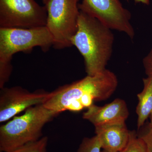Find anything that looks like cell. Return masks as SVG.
I'll return each mask as SVG.
<instances>
[{"label":"cell","instance_id":"obj_1","mask_svg":"<svg viewBox=\"0 0 152 152\" xmlns=\"http://www.w3.org/2000/svg\"><path fill=\"white\" fill-rule=\"evenodd\" d=\"M112 31L98 19L80 11L72 44L83 58L87 75H95L107 69L115 41Z\"/></svg>","mask_w":152,"mask_h":152},{"label":"cell","instance_id":"obj_2","mask_svg":"<svg viewBox=\"0 0 152 152\" xmlns=\"http://www.w3.org/2000/svg\"><path fill=\"white\" fill-rule=\"evenodd\" d=\"M118 84L116 75L107 69L101 73L87 75L49 93L43 104L58 115L65 111H81L84 109L80 102L82 98L91 95L95 101L105 100L113 94Z\"/></svg>","mask_w":152,"mask_h":152},{"label":"cell","instance_id":"obj_3","mask_svg":"<svg viewBox=\"0 0 152 152\" xmlns=\"http://www.w3.org/2000/svg\"><path fill=\"white\" fill-rule=\"evenodd\" d=\"M54 39L46 26L31 28H0V83L8 82L12 71V60L18 52L29 53L40 47L44 52L53 46Z\"/></svg>","mask_w":152,"mask_h":152},{"label":"cell","instance_id":"obj_4","mask_svg":"<svg viewBox=\"0 0 152 152\" xmlns=\"http://www.w3.org/2000/svg\"><path fill=\"white\" fill-rule=\"evenodd\" d=\"M58 115L43 104L29 108L0 127V151L11 152L42 138L45 125Z\"/></svg>","mask_w":152,"mask_h":152},{"label":"cell","instance_id":"obj_5","mask_svg":"<svg viewBox=\"0 0 152 152\" xmlns=\"http://www.w3.org/2000/svg\"><path fill=\"white\" fill-rule=\"evenodd\" d=\"M79 0H50L46 5V26L54 39V48L61 50L72 46L80 13Z\"/></svg>","mask_w":152,"mask_h":152},{"label":"cell","instance_id":"obj_6","mask_svg":"<svg viewBox=\"0 0 152 152\" xmlns=\"http://www.w3.org/2000/svg\"><path fill=\"white\" fill-rule=\"evenodd\" d=\"M46 7L35 0H0V28L46 26Z\"/></svg>","mask_w":152,"mask_h":152},{"label":"cell","instance_id":"obj_7","mask_svg":"<svg viewBox=\"0 0 152 152\" xmlns=\"http://www.w3.org/2000/svg\"><path fill=\"white\" fill-rule=\"evenodd\" d=\"M79 7L111 29L124 33L132 39L134 37L132 14L120 0H82Z\"/></svg>","mask_w":152,"mask_h":152},{"label":"cell","instance_id":"obj_8","mask_svg":"<svg viewBox=\"0 0 152 152\" xmlns=\"http://www.w3.org/2000/svg\"><path fill=\"white\" fill-rule=\"evenodd\" d=\"M0 92V123L6 122L29 108L43 104L48 92L31 93L20 86L4 88Z\"/></svg>","mask_w":152,"mask_h":152},{"label":"cell","instance_id":"obj_9","mask_svg":"<svg viewBox=\"0 0 152 152\" xmlns=\"http://www.w3.org/2000/svg\"><path fill=\"white\" fill-rule=\"evenodd\" d=\"M129 115L127 105L124 100L116 99L104 106L93 104L83 114V118L96 127L125 123Z\"/></svg>","mask_w":152,"mask_h":152},{"label":"cell","instance_id":"obj_10","mask_svg":"<svg viewBox=\"0 0 152 152\" xmlns=\"http://www.w3.org/2000/svg\"><path fill=\"white\" fill-rule=\"evenodd\" d=\"M95 133L100 142L102 149L121 152L129 143L131 132L125 123H123L96 127Z\"/></svg>","mask_w":152,"mask_h":152},{"label":"cell","instance_id":"obj_11","mask_svg":"<svg viewBox=\"0 0 152 152\" xmlns=\"http://www.w3.org/2000/svg\"><path fill=\"white\" fill-rule=\"evenodd\" d=\"M143 88L137 95L138 103L136 108L137 115V126L140 129L151 115L152 111V78L143 79Z\"/></svg>","mask_w":152,"mask_h":152},{"label":"cell","instance_id":"obj_12","mask_svg":"<svg viewBox=\"0 0 152 152\" xmlns=\"http://www.w3.org/2000/svg\"><path fill=\"white\" fill-rule=\"evenodd\" d=\"M48 139L44 137L36 141L31 142L11 152H47Z\"/></svg>","mask_w":152,"mask_h":152},{"label":"cell","instance_id":"obj_13","mask_svg":"<svg viewBox=\"0 0 152 152\" xmlns=\"http://www.w3.org/2000/svg\"><path fill=\"white\" fill-rule=\"evenodd\" d=\"M102 150L100 142L95 135L83 139L77 152H102Z\"/></svg>","mask_w":152,"mask_h":152},{"label":"cell","instance_id":"obj_14","mask_svg":"<svg viewBox=\"0 0 152 152\" xmlns=\"http://www.w3.org/2000/svg\"><path fill=\"white\" fill-rule=\"evenodd\" d=\"M121 152H148L145 146L135 132H131L130 137L127 146Z\"/></svg>","mask_w":152,"mask_h":152},{"label":"cell","instance_id":"obj_15","mask_svg":"<svg viewBox=\"0 0 152 152\" xmlns=\"http://www.w3.org/2000/svg\"><path fill=\"white\" fill-rule=\"evenodd\" d=\"M137 136L143 142L147 152H152V126L149 125L148 129Z\"/></svg>","mask_w":152,"mask_h":152},{"label":"cell","instance_id":"obj_16","mask_svg":"<svg viewBox=\"0 0 152 152\" xmlns=\"http://www.w3.org/2000/svg\"><path fill=\"white\" fill-rule=\"evenodd\" d=\"M145 72L147 77L152 78V48L142 61Z\"/></svg>","mask_w":152,"mask_h":152},{"label":"cell","instance_id":"obj_17","mask_svg":"<svg viewBox=\"0 0 152 152\" xmlns=\"http://www.w3.org/2000/svg\"><path fill=\"white\" fill-rule=\"evenodd\" d=\"M128 1V0H126ZM137 4H142L146 5H149L150 4V0H134Z\"/></svg>","mask_w":152,"mask_h":152},{"label":"cell","instance_id":"obj_18","mask_svg":"<svg viewBox=\"0 0 152 152\" xmlns=\"http://www.w3.org/2000/svg\"><path fill=\"white\" fill-rule=\"evenodd\" d=\"M50 1V0H42L44 5L45 6L47 5V4Z\"/></svg>","mask_w":152,"mask_h":152},{"label":"cell","instance_id":"obj_19","mask_svg":"<svg viewBox=\"0 0 152 152\" xmlns=\"http://www.w3.org/2000/svg\"><path fill=\"white\" fill-rule=\"evenodd\" d=\"M150 118H151V119H150L149 125H151V126H152V111L151 112V115H150Z\"/></svg>","mask_w":152,"mask_h":152},{"label":"cell","instance_id":"obj_20","mask_svg":"<svg viewBox=\"0 0 152 152\" xmlns=\"http://www.w3.org/2000/svg\"><path fill=\"white\" fill-rule=\"evenodd\" d=\"M102 152H113L108 151H105V150H102Z\"/></svg>","mask_w":152,"mask_h":152}]
</instances>
